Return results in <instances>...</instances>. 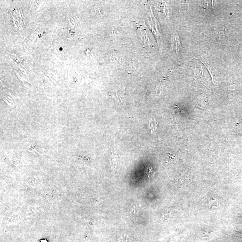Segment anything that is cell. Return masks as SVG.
<instances>
[{"label":"cell","mask_w":242,"mask_h":242,"mask_svg":"<svg viewBox=\"0 0 242 242\" xmlns=\"http://www.w3.org/2000/svg\"><path fill=\"white\" fill-rule=\"evenodd\" d=\"M118 160V157L117 155L115 153H112L110 156V162L111 168L114 172L115 171Z\"/></svg>","instance_id":"cell-1"},{"label":"cell","mask_w":242,"mask_h":242,"mask_svg":"<svg viewBox=\"0 0 242 242\" xmlns=\"http://www.w3.org/2000/svg\"><path fill=\"white\" fill-rule=\"evenodd\" d=\"M139 205H137L136 204H135V205L132 206V207L131 208V212L132 213H134V214H136L137 212L139 210Z\"/></svg>","instance_id":"cell-2"},{"label":"cell","mask_w":242,"mask_h":242,"mask_svg":"<svg viewBox=\"0 0 242 242\" xmlns=\"http://www.w3.org/2000/svg\"><path fill=\"white\" fill-rule=\"evenodd\" d=\"M149 126L152 129V131H153L156 127L155 121L153 119H151L149 120Z\"/></svg>","instance_id":"cell-3"},{"label":"cell","mask_w":242,"mask_h":242,"mask_svg":"<svg viewBox=\"0 0 242 242\" xmlns=\"http://www.w3.org/2000/svg\"><path fill=\"white\" fill-rule=\"evenodd\" d=\"M118 97H119V102L123 106H125L126 102L124 98L121 95H118Z\"/></svg>","instance_id":"cell-4"}]
</instances>
